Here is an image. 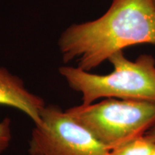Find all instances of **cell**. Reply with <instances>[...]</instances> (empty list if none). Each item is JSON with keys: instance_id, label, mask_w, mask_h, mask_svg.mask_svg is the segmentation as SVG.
Returning a JSON list of instances; mask_svg holds the SVG:
<instances>
[{"instance_id": "11", "label": "cell", "mask_w": 155, "mask_h": 155, "mask_svg": "<svg viewBox=\"0 0 155 155\" xmlns=\"http://www.w3.org/2000/svg\"><path fill=\"white\" fill-rule=\"evenodd\" d=\"M35 155H41V154H35Z\"/></svg>"}, {"instance_id": "9", "label": "cell", "mask_w": 155, "mask_h": 155, "mask_svg": "<svg viewBox=\"0 0 155 155\" xmlns=\"http://www.w3.org/2000/svg\"><path fill=\"white\" fill-rule=\"evenodd\" d=\"M151 155H155V143H154V147H153V150H152V154H151Z\"/></svg>"}, {"instance_id": "10", "label": "cell", "mask_w": 155, "mask_h": 155, "mask_svg": "<svg viewBox=\"0 0 155 155\" xmlns=\"http://www.w3.org/2000/svg\"><path fill=\"white\" fill-rule=\"evenodd\" d=\"M152 2H153V4H154V7H155V0H152Z\"/></svg>"}, {"instance_id": "4", "label": "cell", "mask_w": 155, "mask_h": 155, "mask_svg": "<svg viewBox=\"0 0 155 155\" xmlns=\"http://www.w3.org/2000/svg\"><path fill=\"white\" fill-rule=\"evenodd\" d=\"M42 123L35 125L30 141V155H108L110 150L88 129L59 106H45Z\"/></svg>"}, {"instance_id": "2", "label": "cell", "mask_w": 155, "mask_h": 155, "mask_svg": "<svg viewBox=\"0 0 155 155\" xmlns=\"http://www.w3.org/2000/svg\"><path fill=\"white\" fill-rule=\"evenodd\" d=\"M114 71L106 75L91 73L80 68L63 66L59 72L71 88L82 96V105L99 98H119L155 101V59L141 55L134 61L123 51L108 58Z\"/></svg>"}, {"instance_id": "8", "label": "cell", "mask_w": 155, "mask_h": 155, "mask_svg": "<svg viewBox=\"0 0 155 155\" xmlns=\"http://www.w3.org/2000/svg\"><path fill=\"white\" fill-rule=\"evenodd\" d=\"M145 135L155 143V124L145 134Z\"/></svg>"}, {"instance_id": "1", "label": "cell", "mask_w": 155, "mask_h": 155, "mask_svg": "<svg viewBox=\"0 0 155 155\" xmlns=\"http://www.w3.org/2000/svg\"><path fill=\"white\" fill-rule=\"evenodd\" d=\"M155 45V7L152 0H113L95 20L73 24L58 45L65 63L76 59L78 68L91 71L124 48Z\"/></svg>"}, {"instance_id": "6", "label": "cell", "mask_w": 155, "mask_h": 155, "mask_svg": "<svg viewBox=\"0 0 155 155\" xmlns=\"http://www.w3.org/2000/svg\"><path fill=\"white\" fill-rule=\"evenodd\" d=\"M154 142L146 135L112 149L108 155H151Z\"/></svg>"}, {"instance_id": "3", "label": "cell", "mask_w": 155, "mask_h": 155, "mask_svg": "<svg viewBox=\"0 0 155 155\" xmlns=\"http://www.w3.org/2000/svg\"><path fill=\"white\" fill-rule=\"evenodd\" d=\"M109 150L145 135L155 124V101L104 98L65 110Z\"/></svg>"}, {"instance_id": "5", "label": "cell", "mask_w": 155, "mask_h": 155, "mask_svg": "<svg viewBox=\"0 0 155 155\" xmlns=\"http://www.w3.org/2000/svg\"><path fill=\"white\" fill-rule=\"evenodd\" d=\"M0 105L24 112L35 125L41 124V113L46 106L41 97L25 88L22 79L2 67H0Z\"/></svg>"}, {"instance_id": "7", "label": "cell", "mask_w": 155, "mask_h": 155, "mask_svg": "<svg viewBox=\"0 0 155 155\" xmlns=\"http://www.w3.org/2000/svg\"><path fill=\"white\" fill-rule=\"evenodd\" d=\"M11 119L6 117L0 121V154L8 148L12 140Z\"/></svg>"}]
</instances>
